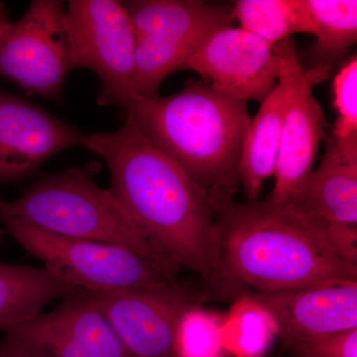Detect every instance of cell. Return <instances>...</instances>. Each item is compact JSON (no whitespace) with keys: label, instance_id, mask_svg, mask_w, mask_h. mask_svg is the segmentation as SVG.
<instances>
[{"label":"cell","instance_id":"7c38bea8","mask_svg":"<svg viewBox=\"0 0 357 357\" xmlns=\"http://www.w3.org/2000/svg\"><path fill=\"white\" fill-rule=\"evenodd\" d=\"M332 67L314 65L305 70L300 62L294 66L292 84L281 144L275 168V184L269 199L291 204L302 191L314 171L319 145L326 139V121L312 89L331 76Z\"/></svg>","mask_w":357,"mask_h":357},{"label":"cell","instance_id":"e0dca14e","mask_svg":"<svg viewBox=\"0 0 357 357\" xmlns=\"http://www.w3.org/2000/svg\"><path fill=\"white\" fill-rule=\"evenodd\" d=\"M77 290L44 266L0 262V332L34 318L49 303Z\"/></svg>","mask_w":357,"mask_h":357},{"label":"cell","instance_id":"8fae6325","mask_svg":"<svg viewBox=\"0 0 357 357\" xmlns=\"http://www.w3.org/2000/svg\"><path fill=\"white\" fill-rule=\"evenodd\" d=\"M183 70L198 73L225 95L262 103L278 84L281 59L264 40L227 26L213 33Z\"/></svg>","mask_w":357,"mask_h":357},{"label":"cell","instance_id":"2e32d148","mask_svg":"<svg viewBox=\"0 0 357 357\" xmlns=\"http://www.w3.org/2000/svg\"><path fill=\"white\" fill-rule=\"evenodd\" d=\"M291 206L337 227H357V140L326 137V150L316 170Z\"/></svg>","mask_w":357,"mask_h":357},{"label":"cell","instance_id":"8992f818","mask_svg":"<svg viewBox=\"0 0 357 357\" xmlns=\"http://www.w3.org/2000/svg\"><path fill=\"white\" fill-rule=\"evenodd\" d=\"M1 220L7 234L52 274L89 292H112L177 280V274L130 249L58 236L18 218Z\"/></svg>","mask_w":357,"mask_h":357},{"label":"cell","instance_id":"603a6c76","mask_svg":"<svg viewBox=\"0 0 357 357\" xmlns=\"http://www.w3.org/2000/svg\"><path fill=\"white\" fill-rule=\"evenodd\" d=\"M289 349L298 357H357V328L307 338Z\"/></svg>","mask_w":357,"mask_h":357},{"label":"cell","instance_id":"484cf974","mask_svg":"<svg viewBox=\"0 0 357 357\" xmlns=\"http://www.w3.org/2000/svg\"><path fill=\"white\" fill-rule=\"evenodd\" d=\"M7 234L6 229H0V245L2 244V241H3L4 236Z\"/></svg>","mask_w":357,"mask_h":357},{"label":"cell","instance_id":"cb8c5ba5","mask_svg":"<svg viewBox=\"0 0 357 357\" xmlns=\"http://www.w3.org/2000/svg\"><path fill=\"white\" fill-rule=\"evenodd\" d=\"M0 357H42L20 340L6 335L0 340Z\"/></svg>","mask_w":357,"mask_h":357},{"label":"cell","instance_id":"3957f363","mask_svg":"<svg viewBox=\"0 0 357 357\" xmlns=\"http://www.w3.org/2000/svg\"><path fill=\"white\" fill-rule=\"evenodd\" d=\"M147 140L211 194L238 189L248 102L191 82L168 96H134L126 110Z\"/></svg>","mask_w":357,"mask_h":357},{"label":"cell","instance_id":"277c9868","mask_svg":"<svg viewBox=\"0 0 357 357\" xmlns=\"http://www.w3.org/2000/svg\"><path fill=\"white\" fill-rule=\"evenodd\" d=\"M91 167H70L40 178L18 199H0V220L18 218L58 236L130 249L173 273L180 268L129 217Z\"/></svg>","mask_w":357,"mask_h":357},{"label":"cell","instance_id":"7a4b0ae2","mask_svg":"<svg viewBox=\"0 0 357 357\" xmlns=\"http://www.w3.org/2000/svg\"><path fill=\"white\" fill-rule=\"evenodd\" d=\"M83 147L107 163L109 192L148 238L180 269L225 291L211 192L129 119L114 132L86 134Z\"/></svg>","mask_w":357,"mask_h":357},{"label":"cell","instance_id":"ffe728a7","mask_svg":"<svg viewBox=\"0 0 357 357\" xmlns=\"http://www.w3.org/2000/svg\"><path fill=\"white\" fill-rule=\"evenodd\" d=\"M222 335L229 356L262 357L276 337V328L269 314L245 295L223 317Z\"/></svg>","mask_w":357,"mask_h":357},{"label":"cell","instance_id":"5b68a950","mask_svg":"<svg viewBox=\"0 0 357 357\" xmlns=\"http://www.w3.org/2000/svg\"><path fill=\"white\" fill-rule=\"evenodd\" d=\"M136 43L135 95L158 96L167 77L185 63L213 33L234 22V4L202 0L121 1Z\"/></svg>","mask_w":357,"mask_h":357},{"label":"cell","instance_id":"4316f807","mask_svg":"<svg viewBox=\"0 0 357 357\" xmlns=\"http://www.w3.org/2000/svg\"><path fill=\"white\" fill-rule=\"evenodd\" d=\"M6 183H9V181L7 180L6 176H3L0 173V185L6 184Z\"/></svg>","mask_w":357,"mask_h":357},{"label":"cell","instance_id":"d6986e66","mask_svg":"<svg viewBox=\"0 0 357 357\" xmlns=\"http://www.w3.org/2000/svg\"><path fill=\"white\" fill-rule=\"evenodd\" d=\"M317 37L316 65L331 66L344 58L357 40L356 0H305Z\"/></svg>","mask_w":357,"mask_h":357},{"label":"cell","instance_id":"52a82bcc","mask_svg":"<svg viewBox=\"0 0 357 357\" xmlns=\"http://www.w3.org/2000/svg\"><path fill=\"white\" fill-rule=\"evenodd\" d=\"M64 28L72 69L93 70L100 79L96 102L128 109L135 96L136 43L122 2L70 0Z\"/></svg>","mask_w":357,"mask_h":357},{"label":"cell","instance_id":"7402d4cb","mask_svg":"<svg viewBox=\"0 0 357 357\" xmlns=\"http://www.w3.org/2000/svg\"><path fill=\"white\" fill-rule=\"evenodd\" d=\"M333 107L337 119L332 136L342 142L357 140V58L349 59L333 83Z\"/></svg>","mask_w":357,"mask_h":357},{"label":"cell","instance_id":"9a60e30c","mask_svg":"<svg viewBox=\"0 0 357 357\" xmlns=\"http://www.w3.org/2000/svg\"><path fill=\"white\" fill-rule=\"evenodd\" d=\"M274 50L281 59L278 84L263 100L249 123L239 163V182L249 202L258 199L265 181L274 176L294 66L299 62L297 49L291 38L275 45Z\"/></svg>","mask_w":357,"mask_h":357},{"label":"cell","instance_id":"ac0fdd59","mask_svg":"<svg viewBox=\"0 0 357 357\" xmlns=\"http://www.w3.org/2000/svg\"><path fill=\"white\" fill-rule=\"evenodd\" d=\"M234 15L243 29L273 47L297 33H312L305 0H238Z\"/></svg>","mask_w":357,"mask_h":357},{"label":"cell","instance_id":"9c48e42d","mask_svg":"<svg viewBox=\"0 0 357 357\" xmlns=\"http://www.w3.org/2000/svg\"><path fill=\"white\" fill-rule=\"evenodd\" d=\"M91 295L131 357H174L181 317L206 298L177 280Z\"/></svg>","mask_w":357,"mask_h":357},{"label":"cell","instance_id":"d4e9b609","mask_svg":"<svg viewBox=\"0 0 357 357\" xmlns=\"http://www.w3.org/2000/svg\"><path fill=\"white\" fill-rule=\"evenodd\" d=\"M10 24L11 22L7 17L6 8L2 4H0V40H1L2 36H3L4 33L8 29Z\"/></svg>","mask_w":357,"mask_h":357},{"label":"cell","instance_id":"44dd1931","mask_svg":"<svg viewBox=\"0 0 357 357\" xmlns=\"http://www.w3.org/2000/svg\"><path fill=\"white\" fill-rule=\"evenodd\" d=\"M222 335V317L195 305L176 328L174 357H229Z\"/></svg>","mask_w":357,"mask_h":357},{"label":"cell","instance_id":"5bb4252c","mask_svg":"<svg viewBox=\"0 0 357 357\" xmlns=\"http://www.w3.org/2000/svg\"><path fill=\"white\" fill-rule=\"evenodd\" d=\"M246 296L269 314L287 349L307 338L357 328V283Z\"/></svg>","mask_w":357,"mask_h":357},{"label":"cell","instance_id":"6da1fadb","mask_svg":"<svg viewBox=\"0 0 357 357\" xmlns=\"http://www.w3.org/2000/svg\"><path fill=\"white\" fill-rule=\"evenodd\" d=\"M227 292L357 283V227H337L269 198L239 203L211 194Z\"/></svg>","mask_w":357,"mask_h":357},{"label":"cell","instance_id":"4fadbf2b","mask_svg":"<svg viewBox=\"0 0 357 357\" xmlns=\"http://www.w3.org/2000/svg\"><path fill=\"white\" fill-rule=\"evenodd\" d=\"M84 136L37 105L0 89V173L9 183L31 177L63 150L83 147Z\"/></svg>","mask_w":357,"mask_h":357},{"label":"cell","instance_id":"ba28073f","mask_svg":"<svg viewBox=\"0 0 357 357\" xmlns=\"http://www.w3.org/2000/svg\"><path fill=\"white\" fill-rule=\"evenodd\" d=\"M64 2L34 0L0 40V77L28 93L62 100L66 77L72 70L64 28Z\"/></svg>","mask_w":357,"mask_h":357},{"label":"cell","instance_id":"30bf717a","mask_svg":"<svg viewBox=\"0 0 357 357\" xmlns=\"http://www.w3.org/2000/svg\"><path fill=\"white\" fill-rule=\"evenodd\" d=\"M42 357H131L89 291L79 289L53 311L4 328Z\"/></svg>","mask_w":357,"mask_h":357}]
</instances>
